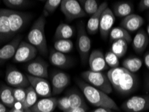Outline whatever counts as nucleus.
<instances>
[{"mask_svg":"<svg viewBox=\"0 0 149 112\" xmlns=\"http://www.w3.org/2000/svg\"><path fill=\"white\" fill-rule=\"evenodd\" d=\"M148 19H149V15H148Z\"/></svg>","mask_w":149,"mask_h":112,"instance_id":"nucleus-48","label":"nucleus"},{"mask_svg":"<svg viewBox=\"0 0 149 112\" xmlns=\"http://www.w3.org/2000/svg\"><path fill=\"white\" fill-rule=\"evenodd\" d=\"M145 89L147 91H149V77L146 78L145 83Z\"/></svg>","mask_w":149,"mask_h":112,"instance_id":"nucleus-43","label":"nucleus"},{"mask_svg":"<svg viewBox=\"0 0 149 112\" xmlns=\"http://www.w3.org/2000/svg\"><path fill=\"white\" fill-rule=\"evenodd\" d=\"M24 112H32L30 109H24Z\"/></svg>","mask_w":149,"mask_h":112,"instance_id":"nucleus-45","label":"nucleus"},{"mask_svg":"<svg viewBox=\"0 0 149 112\" xmlns=\"http://www.w3.org/2000/svg\"><path fill=\"white\" fill-rule=\"evenodd\" d=\"M128 44L125 40H119L113 42L111 44L110 51L114 53L118 58H122L126 54L128 50Z\"/></svg>","mask_w":149,"mask_h":112,"instance_id":"nucleus-28","label":"nucleus"},{"mask_svg":"<svg viewBox=\"0 0 149 112\" xmlns=\"http://www.w3.org/2000/svg\"><path fill=\"white\" fill-rule=\"evenodd\" d=\"M0 102L7 107L12 108L16 104L14 94H13V87L9 85L1 84L0 87Z\"/></svg>","mask_w":149,"mask_h":112,"instance_id":"nucleus-22","label":"nucleus"},{"mask_svg":"<svg viewBox=\"0 0 149 112\" xmlns=\"http://www.w3.org/2000/svg\"><path fill=\"white\" fill-rule=\"evenodd\" d=\"M54 49L57 51L66 54L71 52L73 48V43L71 40H57L54 44Z\"/></svg>","mask_w":149,"mask_h":112,"instance_id":"nucleus-31","label":"nucleus"},{"mask_svg":"<svg viewBox=\"0 0 149 112\" xmlns=\"http://www.w3.org/2000/svg\"><path fill=\"white\" fill-rule=\"evenodd\" d=\"M134 8L132 3L129 1H118L113 6V13L114 16L118 17H124L132 14Z\"/></svg>","mask_w":149,"mask_h":112,"instance_id":"nucleus-23","label":"nucleus"},{"mask_svg":"<svg viewBox=\"0 0 149 112\" xmlns=\"http://www.w3.org/2000/svg\"><path fill=\"white\" fill-rule=\"evenodd\" d=\"M38 102V95L31 86L26 88V99L22 105L24 109H29Z\"/></svg>","mask_w":149,"mask_h":112,"instance_id":"nucleus-29","label":"nucleus"},{"mask_svg":"<svg viewBox=\"0 0 149 112\" xmlns=\"http://www.w3.org/2000/svg\"><path fill=\"white\" fill-rule=\"evenodd\" d=\"M146 33H147V34H148V36H149V24L148 25V26H147V28H146Z\"/></svg>","mask_w":149,"mask_h":112,"instance_id":"nucleus-44","label":"nucleus"},{"mask_svg":"<svg viewBox=\"0 0 149 112\" xmlns=\"http://www.w3.org/2000/svg\"><path fill=\"white\" fill-rule=\"evenodd\" d=\"M149 44L147 33L143 29H140L132 40V48L138 54H142Z\"/></svg>","mask_w":149,"mask_h":112,"instance_id":"nucleus-21","label":"nucleus"},{"mask_svg":"<svg viewBox=\"0 0 149 112\" xmlns=\"http://www.w3.org/2000/svg\"><path fill=\"white\" fill-rule=\"evenodd\" d=\"M146 10H149V0H141L139 4V10L144 12Z\"/></svg>","mask_w":149,"mask_h":112,"instance_id":"nucleus-37","label":"nucleus"},{"mask_svg":"<svg viewBox=\"0 0 149 112\" xmlns=\"http://www.w3.org/2000/svg\"><path fill=\"white\" fill-rule=\"evenodd\" d=\"M77 84L81 90L83 96L89 104L97 107H105L111 110H118V105L108 94L94 87L84 81L76 80Z\"/></svg>","mask_w":149,"mask_h":112,"instance_id":"nucleus-3","label":"nucleus"},{"mask_svg":"<svg viewBox=\"0 0 149 112\" xmlns=\"http://www.w3.org/2000/svg\"><path fill=\"white\" fill-rule=\"evenodd\" d=\"M80 3L85 14L89 16L95 14L100 7L98 1L95 0H81Z\"/></svg>","mask_w":149,"mask_h":112,"instance_id":"nucleus-32","label":"nucleus"},{"mask_svg":"<svg viewBox=\"0 0 149 112\" xmlns=\"http://www.w3.org/2000/svg\"><path fill=\"white\" fill-rule=\"evenodd\" d=\"M60 7L67 22L81 18L87 15L77 0H63L61 1Z\"/></svg>","mask_w":149,"mask_h":112,"instance_id":"nucleus-7","label":"nucleus"},{"mask_svg":"<svg viewBox=\"0 0 149 112\" xmlns=\"http://www.w3.org/2000/svg\"><path fill=\"white\" fill-rule=\"evenodd\" d=\"M144 62L146 67L149 70V51H147L144 55Z\"/></svg>","mask_w":149,"mask_h":112,"instance_id":"nucleus-40","label":"nucleus"},{"mask_svg":"<svg viewBox=\"0 0 149 112\" xmlns=\"http://www.w3.org/2000/svg\"><path fill=\"white\" fill-rule=\"evenodd\" d=\"M83 81L88 83L95 88L101 90L106 94H109L112 92V87L109 82L108 77L102 72H94L86 71L81 74Z\"/></svg>","mask_w":149,"mask_h":112,"instance_id":"nucleus-5","label":"nucleus"},{"mask_svg":"<svg viewBox=\"0 0 149 112\" xmlns=\"http://www.w3.org/2000/svg\"><path fill=\"white\" fill-rule=\"evenodd\" d=\"M0 112H8V107L0 102Z\"/></svg>","mask_w":149,"mask_h":112,"instance_id":"nucleus-42","label":"nucleus"},{"mask_svg":"<svg viewBox=\"0 0 149 112\" xmlns=\"http://www.w3.org/2000/svg\"><path fill=\"white\" fill-rule=\"evenodd\" d=\"M109 41L111 42H113L116 40H123L126 41L128 44H130L132 40V36H131L130 33L120 26V27L113 28L109 33Z\"/></svg>","mask_w":149,"mask_h":112,"instance_id":"nucleus-25","label":"nucleus"},{"mask_svg":"<svg viewBox=\"0 0 149 112\" xmlns=\"http://www.w3.org/2000/svg\"><path fill=\"white\" fill-rule=\"evenodd\" d=\"M107 77L112 88L122 95H130L139 88V79L138 76L122 67L109 69Z\"/></svg>","mask_w":149,"mask_h":112,"instance_id":"nucleus-2","label":"nucleus"},{"mask_svg":"<svg viewBox=\"0 0 149 112\" xmlns=\"http://www.w3.org/2000/svg\"><path fill=\"white\" fill-rule=\"evenodd\" d=\"M144 23V20L142 16L132 14L122 19L120 22V27L123 28L128 32H133L140 29Z\"/></svg>","mask_w":149,"mask_h":112,"instance_id":"nucleus-18","label":"nucleus"},{"mask_svg":"<svg viewBox=\"0 0 149 112\" xmlns=\"http://www.w3.org/2000/svg\"><path fill=\"white\" fill-rule=\"evenodd\" d=\"M0 4H1V1H0Z\"/></svg>","mask_w":149,"mask_h":112,"instance_id":"nucleus-47","label":"nucleus"},{"mask_svg":"<svg viewBox=\"0 0 149 112\" xmlns=\"http://www.w3.org/2000/svg\"><path fill=\"white\" fill-rule=\"evenodd\" d=\"M89 112H113L112 110L108 108H105V107H97L93 110Z\"/></svg>","mask_w":149,"mask_h":112,"instance_id":"nucleus-38","label":"nucleus"},{"mask_svg":"<svg viewBox=\"0 0 149 112\" xmlns=\"http://www.w3.org/2000/svg\"><path fill=\"white\" fill-rule=\"evenodd\" d=\"M125 112H142L149 109V95H135L128 98L122 105Z\"/></svg>","mask_w":149,"mask_h":112,"instance_id":"nucleus-8","label":"nucleus"},{"mask_svg":"<svg viewBox=\"0 0 149 112\" xmlns=\"http://www.w3.org/2000/svg\"><path fill=\"white\" fill-rule=\"evenodd\" d=\"M77 49L83 65L88 62L91 48V39L87 34L85 24L81 21L77 25Z\"/></svg>","mask_w":149,"mask_h":112,"instance_id":"nucleus-6","label":"nucleus"},{"mask_svg":"<svg viewBox=\"0 0 149 112\" xmlns=\"http://www.w3.org/2000/svg\"><path fill=\"white\" fill-rule=\"evenodd\" d=\"M105 60H106V63L108 67H111V69H113V68H116L119 67L120 65V61L119 58L114 53L112 52L109 51L107 52L106 54L104 55Z\"/></svg>","mask_w":149,"mask_h":112,"instance_id":"nucleus-34","label":"nucleus"},{"mask_svg":"<svg viewBox=\"0 0 149 112\" xmlns=\"http://www.w3.org/2000/svg\"><path fill=\"white\" fill-rule=\"evenodd\" d=\"M6 81L13 88H25L29 87L30 82L27 75L13 67H8L6 71Z\"/></svg>","mask_w":149,"mask_h":112,"instance_id":"nucleus-9","label":"nucleus"},{"mask_svg":"<svg viewBox=\"0 0 149 112\" xmlns=\"http://www.w3.org/2000/svg\"><path fill=\"white\" fill-rule=\"evenodd\" d=\"M32 17L30 13L0 9V45L12 40L26 27Z\"/></svg>","mask_w":149,"mask_h":112,"instance_id":"nucleus-1","label":"nucleus"},{"mask_svg":"<svg viewBox=\"0 0 149 112\" xmlns=\"http://www.w3.org/2000/svg\"><path fill=\"white\" fill-rule=\"evenodd\" d=\"M88 63L91 71L102 72L108 68L104 53L102 50L98 49L93 50L89 54Z\"/></svg>","mask_w":149,"mask_h":112,"instance_id":"nucleus-15","label":"nucleus"},{"mask_svg":"<svg viewBox=\"0 0 149 112\" xmlns=\"http://www.w3.org/2000/svg\"><path fill=\"white\" fill-rule=\"evenodd\" d=\"M21 40L22 36L18 34L10 42L0 48V65H3L6 61L13 58L16 54L17 47L21 42Z\"/></svg>","mask_w":149,"mask_h":112,"instance_id":"nucleus-16","label":"nucleus"},{"mask_svg":"<svg viewBox=\"0 0 149 112\" xmlns=\"http://www.w3.org/2000/svg\"><path fill=\"white\" fill-rule=\"evenodd\" d=\"M142 61L139 57H128L122 62V67L132 73H135L141 69Z\"/></svg>","mask_w":149,"mask_h":112,"instance_id":"nucleus-27","label":"nucleus"},{"mask_svg":"<svg viewBox=\"0 0 149 112\" xmlns=\"http://www.w3.org/2000/svg\"><path fill=\"white\" fill-rule=\"evenodd\" d=\"M52 93L53 95H58L64 91L69 85L70 77L65 72L61 71H54L51 73Z\"/></svg>","mask_w":149,"mask_h":112,"instance_id":"nucleus-12","label":"nucleus"},{"mask_svg":"<svg viewBox=\"0 0 149 112\" xmlns=\"http://www.w3.org/2000/svg\"><path fill=\"white\" fill-rule=\"evenodd\" d=\"M3 2L9 10L16 11V10L27 8L32 5L33 1L28 0H3Z\"/></svg>","mask_w":149,"mask_h":112,"instance_id":"nucleus-30","label":"nucleus"},{"mask_svg":"<svg viewBox=\"0 0 149 112\" xmlns=\"http://www.w3.org/2000/svg\"><path fill=\"white\" fill-rule=\"evenodd\" d=\"M61 0H48L46 1L45 5L44 6V10L42 14L45 17L50 16V14H53L56 9L61 6Z\"/></svg>","mask_w":149,"mask_h":112,"instance_id":"nucleus-33","label":"nucleus"},{"mask_svg":"<svg viewBox=\"0 0 149 112\" xmlns=\"http://www.w3.org/2000/svg\"><path fill=\"white\" fill-rule=\"evenodd\" d=\"M49 61L52 65L60 69H68L73 63V59L71 57L55 49H52L50 51Z\"/></svg>","mask_w":149,"mask_h":112,"instance_id":"nucleus-17","label":"nucleus"},{"mask_svg":"<svg viewBox=\"0 0 149 112\" xmlns=\"http://www.w3.org/2000/svg\"><path fill=\"white\" fill-rule=\"evenodd\" d=\"M46 17L41 16L34 22L27 36V40L30 45L36 48L41 55L47 56L48 47L45 36Z\"/></svg>","mask_w":149,"mask_h":112,"instance_id":"nucleus-4","label":"nucleus"},{"mask_svg":"<svg viewBox=\"0 0 149 112\" xmlns=\"http://www.w3.org/2000/svg\"><path fill=\"white\" fill-rule=\"evenodd\" d=\"M115 21L116 16L112 10L108 7L106 8L102 13L99 25V31L101 37L104 40H106L109 36Z\"/></svg>","mask_w":149,"mask_h":112,"instance_id":"nucleus-11","label":"nucleus"},{"mask_svg":"<svg viewBox=\"0 0 149 112\" xmlns=\"http://www.w3.org/2000/svg\"><path fill=\"white\" fill-rule=\"evenodd\" d=\"M65 112H87V107H77V108L70 109Z\"/></svg>","mask_w":149,"mask_h":112,"instance_id":"nucleus-39","label":"nucleus"},{"mask_svg":"<svg viewBox=\"0 0 149 112\" xmlns=\"http://www.w3.org/2000/svg\"><path fill=\"white\" fill-rule=\"evenodd\" d=\"M66 95L69 99L71 109L77 108V107H87L84 96L80 93L77 90H69V91H67Z\"/></svg>","mask_w":149,"mask_h":112,"instance_id":"nucleus-26","label":"nucleus"},{"mask_svg":"<svg viewBox=\"0 0 149 112\" xmlns=\"http://www.w3.org/2000/svg\"><path fill=\"white\" fill-rule=\"evenodd\" d=\"M13 94L16 103L23 105L26 99V89L25 88H13Z\"/></svg>","mask_w":149,"mask_h":112,"instance_id":"nucleus-35","label":"nucleus"},{"mask_svg":"<svg viewBox=\"0 0 149 112\" xmlns=\"http://www.w3.org/2000/svg\"><path fill=\"white\" fill-rule=\"evenodd\" d=\"M8 112H24V109H23L22 107H17L16 105H14V106L11 108V109Z\"/></svg>","mask_w":149,"mask_h":112,"instance_id":"nucleus-41","label":"nucleus"},{"mask_svg":"<svg viewBox=\"0 0 149 112\" xmlns=\"http://www.w3.org/2000/svg\"><path fill=\"white\" fill-rule=\"evenodd\" d=\"M74 33L73 27L71 25L65 23H61L57 26L54 33V38L57 40H69L73 37Z\"/></svg>","mask_w":149,"mask_h":112,"instance_id":"nucleus-24","label":"nucleus"},{"mask_svg":"<svg viewBox=\"0 0 149 112\" xmlns=\"http://www.w3.org/2000/svg\"><path fill=\"white\" fill-rule=\"evenodd\" d=\"M0 75H1V71H0Z\"/></svg>","mask_w":149,"mask_h":112,"instance_id":"nucleus-46","label":"nucleus"},{"mask_svg":"<svg viewBox=\"0 0 149 112\" xmlns=\"http://www.w3.org/2000/svg\"><path fill=\"white\" fill-rule=\"evenodd\" d=\"M30 86L34 89L37 95L42 97H49L52 95V87L46 79L36 77L27 74Z\"/></svg>","mask_w":149,"mask_h":112,"instance_id":"nucleus-14","label":"nucleus"},{"mask_svg":"<svg viewBox=\"0 0 149 112\" xmlns=\"http://www.w3.org/2000/svg\"><path fill=\"white\" fill-rule=\"evenodd\" d=\"M26 70L30 75L46 79L48 77V64L40 57L33 59L28 63Z\"/></svg>","mask_w":149,"mask_h":112,"instance_id":"nucleus-13","label":"nucleus"},{"mask_svg":"<svg viewBox=\"0 0 149 112\" xmlns=\"http://www.w3.org/2000/svg\"><path fill=\"white\" fill-rule=\"evenodd\" d=\"M57 99L56 97H45L38 100L34 106L29 109L32 112H52L57 107Z\"/></svg>","mask_w":149,"mask_h":112,"instance_id":"nucleus-20","label":"nucleus"},{"mask_svg":"<svg viewBox=\"0 0 149 112\" xmlns=\"http://www.w3.org/2000/svg\"><path fill=\"white\" fill-rule=\"evenodd\" d=\"M108 2L104 1L100 5V7L98 8L97 12L95 14L91 16L90 18L89 19L87 24V31L89 34L94 35L97 34L99 31V25L100 18L102 16V14L104 10L106 8H108Z\"/></svg>","mask_w":149,"mask_h":112,"instance_id":"nucleus-19","label":"nucleus"},{"mask_svg":"<svg viewBox=\"0 0 149 112\" xmlns=\"http://www.w3.org/2000/svg\"><path fill=\"white\" fill-rule=\"evenodd\" d=\"M57 107L60 110L65 112L71 109V105L69 98L67 95L57 99Z\"/></svg>","mask_w":149,"mask_h":112,"instance_id":"nucleus-36","label":"nucleus"},{"mask_svg":"<svg viewBox=\"0 0 149 112\" xmlns=\"http://www.w3.org/2000/svg\"><path fill=\"white\" fill-rule=\"evenodd\" d=\"M38 52L36 48L30 43L21 41L13 57V61L17 63H28L34 59Z\"/></svg>","mask_w":149,"mask_h":112,"instance_id":"nucleus-10","label":"nucleus"}]
</instances>
